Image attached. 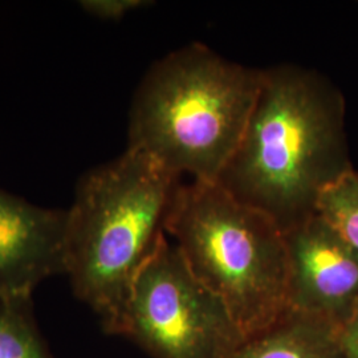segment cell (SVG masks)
Segmentation results:
<instances>
[{
    "label": "cell",
    "instance_id": "8fae6325",
    "mask_svg": "<svg viewBox=\"0 0 358 358\" xmlns=\"http://www.w3.org/2000/svg\"><path fill=\"white\" fill-rule=\"evenodd\" d=\"M83 10L103 20H121L129 13L149 6L145 0H85L80 3Z\"/></svg>",
    "mask_w": 358,
    "mask_h": 358
},
{
    "label": "cell",
    "instance_id": "52a82bcc",
    "mask_svg": "<svg viewBox=\"0 0 358 358\" xmlns=\"http://www.w3.org/2000/svg\"><path fill=\"white\" fill-rule=\"evenodd\" d=\"M65 244L66 210L0 189V299L32 297L40 282L65 275Z\"/></svg>",
    "mask_w": 358,
    "mask_h": 358
},
{
    "label": "cell",
    "instance_id": "6da1fadb",
    "mask_svg": "<svg viewBox=\"0 0 358 358\" xmlns=\"http://www.w3.org/2000/svg\"><path fill=\"white\" fill-rule=\"evenodd\" d=\"M353 170L345 100L313 69H262L243 137L217 183L285 234L317 214L321 194Z\"/></svg>",
    "mask_w": 358,
    "mask_h": 358
},
{
    "label": "cell",
    "instance_id": "30bf717a",
    "mask_svg": "<svg viewBox=\"0 0 358 358\" xmlns=\"http://www.w3.org/2000/svg\"><path fill=\"white\" fill-rule=\"evenodd\" d=\"M317 214L358 250V171L350 170L321 194Z\"/></svg>",
    "mask_w": 358,
    "mask_h": 358
},
{
    "label": "cell",
    "instance_id": "8992f818",
    "mask_svg": "<svg viewBox=\"0 0 358 358\" xmlns=\"http://www.w3.org/2000/svg\"><path fill=\"white\" fill-rule=\"evenodd\" d=\"M288 309L341 329L358 310V250L319 214L284 234Z\"/></svg>",
    "mask_w": 358,
    "mask_h": 358
},
{
    "label": "cell",
    "instance_id": "5b68a950",
    "mask_svg": "<svg viewBox=\"0 0 358 358\" xmlns=\"http://www.w3.org/2000/svg\"><path fill=\"white\" fill-rule=\"evenodd\" d=\"M118 336L153 358H229L245 340L167 236L133 282Z\"/></svg>",
    "mask_w": 358,
    "mask_h": 358
},
{
    "label": "cell",
    "instance_id": "7c38bea8",
    "mask_svg": "<svg viewBox=\"0 0 358 358\" xmlns=\"http://www.w3.org/2000/svg\"><path fill=\"white\" fill-rule=\"evenodd\" d=\"M340 345L346 358H358V310L346 325L338 331Z\"/></svg>",
    "mask_w": 358,
    "mask_h": 358
},
{
    "label": "cell",
    "instance_id": "3957f363",
    "mask_svg": "<svg viewBox=\"0 0 358 358\" xmlns=\"http://www.w3.org/2000/svg\"><path fill=\"white\" fill-rule=\"evenodd\" d=\"M262 69L192 43L155 62L130 106L128 149L170 173L217 182L243 137Z\"/></svg>",
    "mask_w": 358,
    "mask_h": 358
},
{
    "label": "cell",
    "instance_id": "277c9868",
    "mask_svg": "<svg viewBox=\"0 0 358 358\" xmlns=\"http://www.w3.org/2000/svg\"><path fill=\"white\" fill-rule=\"evenodd\" d=\"M166 235L192 273L229 308L245 337L268 328L287 312L284 232L217 182L179 185Z\"/></svg>",
    "mask_w": 358,
    "mask_h": 358
},
{
    "label": "cell",
    "instance_id": "7a4b0ae2",
    "mask_svg": "<svg viewBox=\"0 0 358 358\" xmlns=\"http://www.w3.org/2000/svg\"><path fill=\"white\" fill-rule=\"evenodd\" d=\"M179 178L127 149L77 183L66 210L65 275L108 334L118 336L133 282L166 238Z\"/></svg>",
    "mask_w": 358,
    "mask_h": 358
},
{
    "label": "cell",
    "instance_id": "9c48e42d",
    "mask_svg": "<svg viewBox=\"0 0 358 358\" xmlns=\"http://www.w3.org/2000/svg\"><path fill=\"white\" fill-rule=\"evenodd\" d=\"M0 358H53L38 331L32 297L0 299Z\"/></svg>",
    "mask_w": 358,
    "mask_h": 358
},
{
    "label": "cell",
    "instance_id": "ba28073f",
    "mask_svg": "<svg viewBox=\"0 0 358 358\" xmlns=\"http://www.w3.org/2000/svg\"><path fill=\"white\" fill-rule=\"evenodd\" d=\"M229 358H346L338 329L316 317L287 309L262 332L245 337Z\"/></svg>",
    "mask_w": 358,
    "mask_h": 358
}]
</instances>
